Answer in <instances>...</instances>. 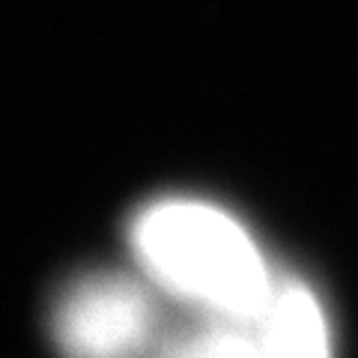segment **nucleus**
Masks as SVG:
<instances>
[{
	"label": "nucleus",
	"mask_w": 358,
	"mask_h": 358,
	"mask_svg": "<svg viewBox=\"0 0 358 358\" xmlns=\"http://www.w3.org/2000/svg\"><path fill=\"white\" fill-rule=\"evenodd\" d=\"M129 245L147 281L197 313L254 320L275 281L245 224L200 197H164L131 218Z\"/></svg>",
	"instance_id": "f257e3e1"
},
{
	"label": "nucleus",
	"mask_w": 358,
	"mask_h": 358,
	"mask_svg": "<svg viewBox=\"0 0 358 358\" xmlns=\"http://www.w3.org/2000/svg\"><path fill=\"white\" fill-rule=\"evenodd\" d=\"M51 334L63 358H143L159 346V310L138 278L90 272L54 301Z\"/></svg>",
	"instance_id": "f03ea898"
},
{
	"label": "nucleus",
	"mask_w": 358,
	"mask_h": 358,
	"mask_svg": "<svg viewBox=\"0 0 358 358\" xmlns=\"http://www.w3.org/2000/svg\"><path fill=\"white\" fill-rule=\"evenodd\" d=\"M251 358H331L326 310L308 284L275 281L272 296L251 320Z\"/></svg>",
	"instance_id": "7ed1b4c3"
},
{
	"label": "nucleus",
	"mask_w": 358,
	"mask_h": 358,
	"mask_svg": "<svg viewBox=\"0 0 358 358\" xmlns=\"http://www.w3.org/2000/svg\"><path fill=\"white\" fill-rule=\"evenodd\" d=\"M152 358H251V320L200 313L197 322L159 341Z\"/></svg>",
	"instance_id": "20e7f679"
}]
</instances>
